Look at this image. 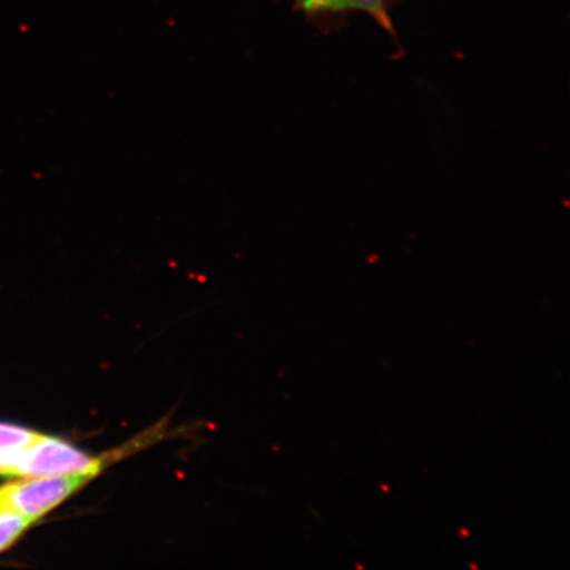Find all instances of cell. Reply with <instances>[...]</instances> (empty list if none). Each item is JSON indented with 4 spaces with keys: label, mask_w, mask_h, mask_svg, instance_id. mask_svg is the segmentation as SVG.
<instances>
[{
    "label": "cell",
    "mask_w": 570,
    "mask_h": 570,
    "mask_svg": "<svg viewBox=\"0 0 570 570\" xmlns=\"http://www.w3.org/2000/svg\"><path fill=\"white\" fill-rule=\"evenodd\" d=\"M126 452L106 454L104 458H90L80 449L75 448L55 438L38 434L30 445L17 454L6 476H20V479H33V476L49 475H96L116 462L120 454Z\"/></svg>",
    "instance_id": "cell-1"
},
{
    "label": "cell",
    "mask_w": 570,
    "mask_h": 570,
    "mask_svg": "<svg viewBox=\"0 0 570 570\" xmlns=\"http://www.w3.org/2000/svg\"><path fill=\"white\" fill-rule=\"evenodd\" d=\"M31 524V520L0 502V552L16 543Z\"/></svg>",
    "instance_id": "cell-5"
},
{
    "label": "cell",
    "mask_w": 570,
    "mask_h": 570,
    "mask_svg": "<svg viewBox=\"0 0 570 570\" xmlns=\"http://www.w3.org/2000/svg\"><path fill=\"white\" fill-rule=\"evenodd\" d=\"M91 480L92 476L85 474L33 476L0 488V502L33 523L59 508Z\"/></svg>",
    "instance_id": "cell-2"
},
{
    "label": "cell",
    "mask_w": 570,
    "mask_h": 570,
    "mask_svg": "<svg viewBox=\"0 0 570 570\" xmlns=\"http://www.w3.org/2000/svg\"><path fill=\"white\" fill-rule=\"evenodd\" d=\"M296 9L311 19L333 18L344 16L346 12H365L384 31L395 35L387 0H297Z\"/></svg>",
    "instance_id": "cell-3"
},
{
    "label": "cell",
    "mask_w": 570,
    "mask_h": 570,
    "mask_svg": "<svg viewBox=\"0 0 570 570\" xmlns=\"http://www.w3.org/2000/svg\"><path fill=\"white\" fill-rule=\"evenodd\" d=\"M38 434L26 428L0 423V475H7L17 454L30 445Z\"/></svg>",
    "instance_id": "cell-4"
}]
</instances>
